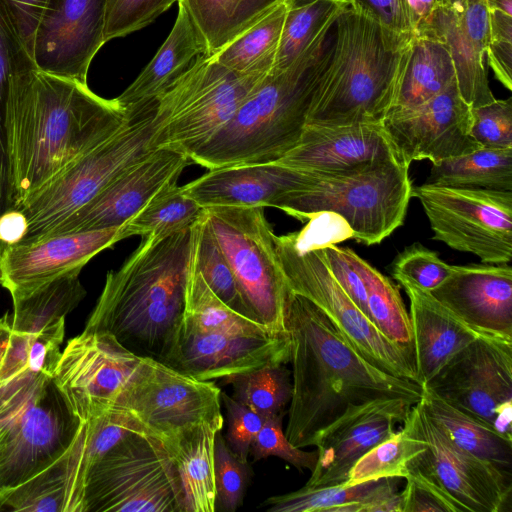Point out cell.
I'll return each mask as SVG.
<instances>
[{
  "label": "cell",
  "mask_w": 512,
  "mask_h": 512,
  "mask_svg": "<svg viewBox=\"0 0 512 512\" xmlns=\"http://www.w3.org/2000/svg\"><path fill=\"white\" fill-rule=\"evenodd\" d=\"M398 479L377 480L360 499L338 508L336 512H402Z\"/></svg>",
  "instance_id": "obj_55"
},
{
  "label": "cell",
  "mask_w": 512,
  "mask_h": 512,
  "mask_svg": "<svg viewBox=\"0 0 512 512\" xmlns=\"http://www.w3.org/2000/svg\"><path fill=\"white\" fill-rule=\"evenodd\" d=\"M349 0H290L278 52L269 73L288 68L319 33L334 23Z\"/></svg>",
  "instance_id": "obj_39"
},
{
  "label": "cell",
  "mask_w": 512,
  "mask_h": 512,
  "mask_svg": "<svg viewBox=\"0 0 512 512\" xmlns=\"http://www.w3.org/2000/svg\"><path fill=\"white\" fill-rule=\"evenodd\" d=\"M154 100L130 113L129 120L108 139L78 157L19 206L27 232L19 243L46 236L90 202L113 180L151 151L155 133Z\"/></svg>",
  "instance_id": "obj_7"
},
{
  "label": "cell",
  "mask_w": 512,
  "mask_h": 512,
  "mask_svg": "<svg viewBox=\"0 0 512 512\" xmlns=\"http://www.w3.org/2000/svg\"><path fill=\"white\" fill-rule=\"evenodd\" d=\"M333 24L288 68L265 75L231 120L192 152L190 160L207 169L269 163L294 148L327 63Z\"/></svg>",
  "instance_id": "obj_5"
},
{
  "label": "cell",
  "mask_w": 512,
  "mask_h": 512,
  "mask_svg": "<svg viewBox=\"0 0 512 512\" xmlns=\"http://www.w3.org/2000/svg\"><path fill=\"white\" fill-rule=\"evenodd\" d=\"M114 407L129 412L148 434L160 440L200 423L222 429L224 422L218 386L151 357H146Z\"/></svg>",
  "instance_id": "obj_16"
},
{
  "label": "cell",
  "mask_w": 512,
  "mask_h": 512,
  "mask_svg": "<svg viewBox=\"0 0 512 512\" xmlns=\"http://www.w3.org/2000/svg\"><path fill=\"white\" fill-rule=\"evenodd\" d=\"M433 231V239L471 253L482 263L512 259V191L424 183L412 190Z\"/></svg>",
  "instance_id": "obj_14"
},
{
  "label": "cell",
  "mask_w": 512,
  "mask_h": 512,
  "mask_svg": "<svg viewBox=\"0 0 512 512\" xmlns=\"http://www.w3.org/2000/svg\"><path fill=\"white\" fill-rule=\"evenodd\" d=\"M82 421L53 377L0 392V496L56 461Z\"/></svg>",
  "instance_id": "obj_9"
},
{
  "label": "cell",
  "mask_w": 512,
  "mask_h": 512,
  "mask_svg": "<svg viewBox=\"0 0 512 512\" xmlns=\"http://www.w3.org/2000/svg\"><path fill=\"white\" fill-rule=\"evenodd\" d=\"M0 1L20 40L31 57L36 29L49 0Z\"/></svg>",
  "instance_id": "obj_56"
},
{
  "label": "cell",
  "mask_w": 512,
  "mask_h": 512,
  "mask_svg": "<svg viewBox=\"0 0 512 512\" xmlns=\"http://www.w3.org/2000/svg\"><path fill=\"white\" fill-rule=\"evenodd\" d=\"M408 448L402 428L361 456L348 472L346 486L409 474Z\"/></svg>",
  "instance_id": "obj_45"
},
{
  "label": "cell",
  "mask_w": 512,
  "mask_h": 512,
  "mask_svg": "<svg viewBox=\"0 0 512 512\" xmlns=\"http://www.w3.org/2000/svg\"><path fill=\"white\" fill-rule=\"evenodd\" d=\"M79 274L80 271L71 272L27 294L13 297L12 329L37 334L65 324L66 316L86 295Z\"/></svg>",
  "instance_id": "obj_35"
},
{
  "label": "cell",
  "mask_w": 512,
  "mask_h": 512,
  "mask_svg": "<svg viewBox=\"0 0 512 512\" xmlns=\"http://www.w3.org/2000/svg\"><path fill=\"white\" fill-rule=\"evenodd\" d=\"M292 395L287 439L296 447L313 438L350 406L380 398L421 400L422 386L367 361L310 300L287 290Z\"/></svg>",
  "instance_id": "obj_2"
},
{
  "label": "cell",
  "mask_w": 512,
  "mask_h": 512,
  "mask_svg": "<svg viewBox=\"0 0 512 512\" xmlns=\"http://www.w3.org/2000/svg\"><path fill=\"white\" fill-rule=\"evenodd\" d=\"M367 7L391 33L413 38L405 0H357Z\"/></svg>",
  "instance_id": "obj_57"
},
{
  "label": "cell",
  "mask_w": 512,
  "mask_h": 512,
  "mask_svg": "<svg viewBox=\"0 0 512 512\" xmlns=\"http://www.w3.org/2000/svg\"><path fill=\"white\" fill-rule=\"evenodd\" d=\"M290 0L273 8L255 25L227 44L215 60L239 74H268L275 62Z\"/></svg>",
  "instance_id": "obj_36"
},
{
  "label": "cell",
  "mask_w": 512,
  "mask_h": 512,
  "mask_svg": "<svg viewBox=\"0 0 512 512\" xmlns=\"http://www.w3.org/2000/svg\"><path fill=\"white\" fill-rule=\"evenodd\" d=\"M410 26L414 37L427 25L438 0H405Z\"/></svg>",
  "instance_id": "obj_59"
},
{
  "label": "cell",
  "mask_w": 512,
  "mask_h": 512,
  "mask_svg": "<svg viewBox=\"0 0 512 512\" xmlns=\"http://www.w3.org/2000/svg\"><path fill=\"white\" fill-rule=\"evenodd\" d=\"M267 74H239L201 55L155 102L153 146L188 156L233 117Z\"/></svg>",
  "instance_id": "obj_10"
},
{
  "label": "cell",
  "mask_w": 512,
  "mask_h": 512,
  "mask_svg": "<svg viewBox=\"0 0 512 512\" xmlns=\"http://www.w3.org/2000/svg\"><path fill=\"white\" fill-rule=\"evenodd\" d=\"M490 38L486 54L495 77L512 90V16L489 11Z\"/></svg>",
  "instance_id": "obj_53"
},
{
  "label": "cell",
  "mask_w": 512,
  "mask_h": 512,
  "mask_svg": "<svg viewBox=\"0 0 512 512\" xmlns=\"http://www.w3.org/2000/svg\"><path fill=\"white\" fill-rule=\"evenodd\" d=\"M286 364L267 365L222 379L232 397L267 418L284 413L292 395L291 371Z\"/></svg>",
  "instance_id": "obj_43"
},
{
  "label": "cell",
  "mask_w": 512,
  "mask_h": 512,
  "mask_svg": "<svg viewBox=\"0 0 512 512\" xmlns=\"http://www.w3.org/2000/svg\"><path fill=\"white\" fill-rule=\"evenodd\" d=\"M189 161L179 149H154L46 236L121 227L156 194L177 183Z\"/></svg>",
  "instance_id": "obj_21"
},
{
  "label": "cell",
  "mask_w": 512,
  "mask_h": 512,
  "mask_svg": "<svg viewBox=\"0 0 512 512\" xmlns=\"http://www.w3.org/2000/svg\"><path fill=\"white\" fill-rule=\"evenodd\" d=\"M319 248L329 271L338 284L354 304L370 319L365 283L351 258L352 249L340 247L331 241L323 243L319 241Z\"/></svg>",
  "instance_id": "obj_51"
},
{
  "label": "cell",
  "mask_w": 512,
  "mask_h": 512,
  "mask_svg": "<svg viewBox=\"0 0 512 512\" xmlns=\"http://www.w3.org/2000/svg\"><path fill=\"white\" fill-rule=\"evenodd\" d=\"M179 9L174 26L153 59L117 97L132 113L164 93L201 55L207 54L204 38L186 9Z\"/></svg>",
  "instance_id": "obj_30"
},
{
  "label": "cell",
  "mask_w": 512,
  "mask_h": 512,
  "mask_svg": "<svg viewBox=\"0 0 512 512\" xmlns=\"http://www.w3.org/2000/svg\"><path fill=\"white\" fill-rule=\"evenodd\" d=\"M418 36L433 37L445 43L453 60L460 95L471 108L496 100L484 65L490 38L485 0H438Z\"/></svg>",
  "instance_id": "obj_24"
},
{
  "label": "cell",
  "mask_w": 512,
  "mask_h": 512,
  "mask_svg": "<svg viewBox=\"0 0 512 512\" xmlns=\"http://www.w3.org/2000/svg\"><path fill=\"white\" fill-rule=\"evenodd\" d=\"M488 11H501L512 16V0H485Z\"/></svg>",
  "instance_id": "obj_60"
},
{
  "label": "cell",
  "mask_w": 512,
  "mask_h": 512,
  "mask_svg": "<svg viewBox=\"0 0 512 512\" xmlns=\"http://www.w3.org/2000/svg\"><path fill=\"white\" fill-rule=\"evenodd\" d=\"M161 362L203 381L224 379L290 361L287 334L250 335L201 331L180 323Z\"/></svg>",
  "instance_id": "obj_19"
},
{
  "label": "cell",
  "mask_w": 512,
  "mask_h": 512,
  "mask_svg": "<svg viewBox=\"0 0 512 512\" xmlns=\"http://www.w3.org/2000/svg\"><path fill=\"white\" fill-rule=\"evenodd\" d=\"M351 258L365 283L371 321L388 339L413 350L410 317L398 287L353 250Z\"/></svg>",
  "instance_id": "obj_41"
},
{
  "label": "cell",
  "mask_w": 512,
  "mask_h": 512,
  "mask_svg": "<svg viewBox=\"0 0 512 512\" xmlns=\"http://www.w3.org/2000/svg\"><path fill=\"white\" fill-rule=\"evenodd\" d=\"M228 428L226 443L233 453L243 461H248L250 446L263 426L265 417L221 391Z\"/></svg>",
  "instance_id": "obj_52"
},
{
  "label": "cell",
  "mask_w": 512,
  "mask_h": 512,
  "mask_svg": "<svg viewBox=\"0 0 512 512\" xmlns=\"http://www.w3.org/2000/svg\"><path fill=\"white\" fill-rule=\"evenodd\" d=\"M181 322L201 331L274 335L261 323L238 314L219 299L191 260Z\"/></svg>",
  "instance_id": "obj_40"
},
{
  "label": "cell",
  "mask_w": 512,
  "mask_h": 512,
  "mask_svg": "<svg viewBox=\"0 0 512 512\" xmlns=\"http://www.w3.org/2000/svg\"><path fill=\"white\" fill-rule=\"evenodd\" d=\"M452 266L444 262L435 251L414 243L400 252L393 261L394 279L406 280L430 292L451 273Z\"/></svg>",
  "instance_id": "obj_47"
},
{
  "label": "cell",
  "mask_w": 512,
  "mask_h": 512,
  "mask_svg": "<svg viewBox=\"0 0 512 512\" xmlns=\"http://www.w3.org/2000/svg\"><path fill=\"white\" fill-rule=\"evenodd\" d=\"M206 208L173 183L156 194L138 213L120 227L122 240L131 236L163 237L192 228Z\"/></svg>",
  "instance_id": "obj_38"
},
{
  "label": "cell",
  "mask_w": 512,
  "mask_h": 512,
  "mask_svg": "<svg viewBox=\"0 0 512 512\" xmlns=\"http://www.w3.org/2000/svg\"><path fill=\"white\" fill-rule=\"evenodd\" d=\"M145 360L106 332L83 330L67 342L53 379L84 422L114 407Z\"/></svg>",
  "instance_id": "obj_17"
},
{
  "label": "cell",
  "mask_w": 512,
  "mask_h": 512,
  "mask_svg": "<svg viewBox=\"0 0 512 512\" xmlns=\"http://www.w3.org/2000/svg\"><path fill=\"white\" fill-rule=\"evenodd\" d=\"M119 228L49 235L7 246L0 256V284L11 297L82 268L97 254L121 241Z\"/></svg>",
  "instance_id": "obj_23"
},
{
  "label": "cell",
  "mask_w": 512,
  "mask_h": 512,
  "mask_svg": "<svg viewBox=\"0 0 512 512\" xmlns=\"http://www.w3.org/2000/svg\"><path fill=\"white\" fill-rule=\"evenodd\" d=\"M220 432H217L214 444L216 510L219 507L226 512H235L243 504L252 470L248 461L233 453Z\"/></svg>",
  "instance_id": "obj_46"
},
{
  "label": "cell",
  "mask_w": 512,
  "mask_h": 512,
  "mask_svg": "<svg viewBox=\"0 0 512 512\" xmlns=\"http://www.w3.org/2000/svg\"><path fill=\"white\" fill-rule=\"evenodd\" d=\"M305 178V172L275 161L209 169L182 189L205 208L270 207L278 195L302 184Z\"/></svg>",
  "instance_id": "obj_27"
},
{
  "label": "cell",
  "mask_w": 512,
  "mask_h": 512,
  "mask_svg": "<svg viewBox=\"0 0 512 512\" xmlns=\"http://www.w3.org/2000/svg\"><path fill=\"white\" fill-rule=\"evenodd\" d=\"M284 413L265 418L263 426L254 438L249 455L253 461L270 456L281 458L298 470L314 469L317 462V451H305L294 446L286 437L282 428Z\"/></svg>",
  "instance_id": "obj_49"
},
{
  "label": "cell",
  "mask_w": 512,
  "mask_h": 512,
  "mask_svg": "<svg viewBox=\"0 0 512 512\" xmlns=\"http://www.w3.org/2000/svg\"><path fill=\"white\" fill-rule=\"evenodd\" d=\"M382 125L408 166L424 159L436 164L481 148L471 135L472 108L456 80L423 104L390 113Z\"/></svg>",
  "instance_id": "obj_18"
},
{
  "label": "cell",
  "mask_w": 512,
  "mask_h": 512,
  "mask_svg": "<svg viewBox=\"0 0 512 512\" xmlns=\"http://www.w3.org/2000/svg\"><path fill=\"white\" fill-rule=\"evenodd\" d=\"M87 474L83 422L64 454L0 496V511L84 512Z\"/></svg>",
  "instance_id": "obj_28"
},
{
  "label": "cell",
  "mask_w": 512,
  "mask_h": 512,
  "mask_svg": "<svg viewBox=\"0 0 512 512\" xmlns=\"http://www.w3.org/2000/svg\"><path fill=\"white\" fill-rule=\"evenodd\" d=\"M192 228L143 237L104 287L84 330L112 335L142 357L161 360L181 323L190 266Z\"/></svg>",
  "instance_id": "obj_3"
},
{
  "label": "cell",
  "mask_w": 512,
  "mask_h": 512,
  "mask_svg": "<svg viewBox=\"0 0 512 512\" xmlns=\"http://www.w3.org/2000/svg\"><path fill=\"white\" fill-rule=\"evenodd\" d=\"M429 293L478 334L512 340L509 263L452 266L450 275Z\"/></svg>",
  "instance_id": "obj_25"
},
{
  "label": "cell",
  "mask_w": 512,
  "mask_h": 512,
  "mask_svg": "<svg viewBox=\"0 0 512 512\" xmlns=\"http://www.w3.org/2000/svg\"><path fill=\"white\" fill-rule=\"evenodd\" d=\"M455 80L453 60L445 43L429 36L414 37L405 74L388 115L423 104Z\"/></svg>",
  "instance_id": "obj_33"
},
{
  "label": "cell",
  "mask_w": 512,
  "mask_h": 512,
  "mask_svg": "<svg viewBox=\"0 0 512 512\" xmlns=\"http://www.w3.org/2000/svg\"><path fill=\"white\" fill-rule=\"evenodd\" d=\"M402 424L409 473H418L434 483L460 512L505 511L511 500V477L453 444L420 401L411 407Z\"/></svg>",
  "instance_id": "obj_13"
},
{
  "label": "cell",
  "mask_w": 512,
  "mask_h": 512,
  "mask_svg": "<svg viewBox=\"0 0 512 512\" xmlns=\"http://www.w3.org/2000/svg\"><path fill=\"white\" fill-rule=\"evenodd\" d=\"M107 0H49L36 29L37 69L87 84L92 59L105 43Z\"/></svg>",
  "instance_id": "obj_20"
},
{
  "label": "cell",
  "mask_w": 512,
  "mask_h": 512,
  "mask_svg": "<svg viewBox=\"0 0 512 512\" xmlns=\"http://www.w3.org/2000/svg\"><path fill=\"white\" fill-rule=\"evenodd\" d=\"M425 183L512 191V147L478 150L432 164Z\"/></svg>",
  "instance_id": "obj_37"
},
{
  "label": "cell",
  "mask_w": 512,
  "mask_h": 512,
  "mask_svg": "<svg viewBox=\"0 0 512 512\" xmlns=\"http://www.w3.org/2000/svg\"><path fill=\"white\" fill-rule=\"evenodd\" d=\"M26 232L27 220L20 211L10 209L0 217V245L3 250L19 243Z\"/></svg>",
  "instance_id": "obj_58"
},
{
  "label": "cell",
  "mask_w": 512,
  "mask_h": 512,
  "mask_svg": "<svg viewBox=\"0 0 512 512\" xmlns=\"http://www.w3.org/2000/svg\"><path fill=\"white\" fill-rule=\"evenodd\" d=\"M305 173L302 184L278 195L270 207L300 221L336 214L351 237L368 246L379 244L403 225L413 187L409 166L402 161L341 173Z\"/></svg>",
  "instance_id": "obj_6"
},
{
  "label": "cell",
  "mask_w": 512,
  "mask_h": 512,
  "mask_svg": "<svg viewBox=\"0 0 512 512\" xmlns=\"http://www.w3.org/2000/svg\"><path fill=\"white\" fill-rule=\"evenodd\" d=\"M175 2L178 0H107L105 43L146 27Z\"/></svg>",
  "instance_id": "obj_48"
},
{
  "label": "cell",
  "mask_w": 512,
  "mask_h": 512,
  "mask_svg": "<svg viewBox=\"0 0 512 512\" xmlns=\"http://www.w3.org/2000/svg\"><path fill=\"white\" fill-rule=\"evenodd\" d=\"M285 0H178L205 40L212 56Z\"/></svg>",
  "instance_id": "obj_34"
},
{
  "label": "cell",
  "mask_w": 512,
  "mask_h": 512,
  "mask_svg": "<svg viewBox=\"0 0 512 512\" xmlns=\"http://www.w3.org/2000/svg\"><path fill=\"white\" fill-rule=\"evenodd\" d=\"M420 403L459 449L512 478V439L453 407L427 386H422Z\"/></svg>",
  "instance_id": "obj_32"
},
{
  "label": "cell",
  "mask_w": 512,
  "mask_h": 512,
  "mask_svg": "<svg viewBox=\"0 0 512 512\" xmlns=\"http://www.w3.org/2000/svg\"><path fill=\"white\" fill-rule=\"evenodd\" d=\"M84 512H185L179 474L163 442L132 433L89 470Z\"/></svg>",
  "instance_id": "obj_11"
},
{
  "label": "cell",
  "mask_w": 512,
  "mask_h": 512,
  "mask_svg": "<svg viewBox=\"0 0 512 512\" xmlns=\"http://www.w3.org/2000/svg\"><path fill=\"white\" fill-rule=\"evenodd\" d=\"M116 101L34 63L9 83L5 131L12 208L129 120Z\"/></svg>",
  "instance_id": "obj_1"
},
{
  "label": "cell",
  "mask_w": 512,
  "mask_h": 512,
  "mask_svg": "<svg viewBox=\"0 0 512 512\" xmlns=\"http://www.w3.org/2000/svg\"><path fill=\"white\" fill-rule=\"evenodd\" d=\"M206 218L254 319L274 334H287L288 288L264 207H207Z\"/></svg>",
  "instance_id": "obj_12"
},
{
  "label": "cell",
  "mask_w": 512,
  "mask_h": 512,
  "mask_svg": "<svg viewBox=\"0 0 512 512\" xmlns=\"http://www.w3.org/2000/svg\"><path fill=\"white\" fill-rule=\"evenodd\" d=\"M410 301L413 355L418 383H428L480 334L444 308L429 292L399 280Z\"/></svg>",
  "instance_id": "obj_29"
},
{
  "label": "cell",
  "mask_w": 512,
  "mask_h": 512,
  "mask_svg": "<svg viewBox=\"0 0 512 512\" xmlns=\"http://www.w3.org/2000/svg\"><path fill=\"white\" fill-rule=\"evenodd\" d=\"M413 38L391 33L367 7L349 0L333 24L306 125L382 123L405 74Z\"/></svg>",
  "instance_id": "obj_4"
},
{
  "label": "cell",
  "mask_w": 512,
  "mask_h": 512,
  "mask_svg": "<svg viewBox=\"0 0 512 512\" xmlns=\"http://www.w3.org/2000/svg\"><path fill=\"white\" fill-rule=\"evenodd\" d=\"M376 481H368L353 486L344 483L333 486L302 488L269 497L265 504L269 512H336L346 504L360 499Z\"/></svg>",
  "instance_id": "obj_44"
},
{
  "label": "cell",
  "mask_w": 512,
  "mask_h": 512,
  "mask_svg": "<svg viewBox=\"0 0 512 512\" xmlns=\"http://www.w3.org/2000/svg\"><path fill=\"white\" fill-rule=\"evenodd\" d=\"M390 160L402 161L379 123L306 125L296 146L277 162L302 172L323 174L358 170Z\"/></svg>",
  "instance_id": "obj_26"
},
{
  "label": "cell",
  "mask_w": 512,
  "mask_h": 512,
  "mask_svg": "<svg viewBox=\"0 0 512 512\" xmlns=\"http://www.w3.org/2000/svg\"><path fill=\"white\" fill-rule=\"evenodd\" d=\"M471 135L482 148L512 147V99L472 108Z\"/></svg>",
  "instance_id": "obj_50"
},
{
  "label": "cell",
  "mask_w": 512,
  "mask_h": 512,
  "mask_svg": "<svg viewBox=\"0 0 512 512\" xmlns=\"http://www.w3.org/2000/svg\"><path fill=\"white\" fill-rule=\"evenodd\" d=\"M306 229L274 235L287 288L316 305L367 361L393 376L419 384L413 350L388 339L354 304L329 271L319 240Z\"/></svg>",
  "instance_id": "obj_8"
},
{
  "label": "cell",
  "mask_w": 512,
  "mask_h": 512,
  "mask_svg": "<svg viewBox=\"0 0 512 512\" xmlns=\"http://www.w3.org/2000/svg\"><path fill=\"white\" fill-rule=\"evenodd\" d=\"M190 260L219 299L238 314L256 321L244 302L234 274L213 236L206 213L192 227Z\"/></svg>",
  "instance_id": "obj_42"
},
{
  "label": "cell",
  "mask_w": 512,
  "mask_h": 512,
  "mask_svg": "<svg viewBox=\"0 0 512 512\" xmlns=\"http://www.w3.org/2000/svg\"><path fill=\"white\" fill-rule=\"evenodd\" d=\"M422 386L512 439V340L478 336Z\"/></svg>",
  "instance_id": "obj_15"
},
{
  "label": "cell",
  "mask_w": 512,
  "mask_h": 512,
  "mask_svg": "<svg viewBox=\"0 0 512 512\" xmlns=\"http://www.w3.org/2000/svg\"><path fill=\"white\" fill-rule=\"evenodd\" d=\"M412 402L380 398L350 406L311 441L317 462L305 485L333 486L344 483L355 462L396 431L408 416Z\"/></svg>",
  "instance_id": "obj_22"
},
{
  "label": "cell",
  "mask_w": 512,
  "mask_h": 512,
  "mask_svg": "<svg viewBox=\"0 0 512 512\" xmlns=\"http://www.w3.org/2000/svg\"><path fill=\"white\" fill-rule=\"evenodd\" d=\"M216 425L200 423L161 440L180 477L185 512L216 511L214 444Z\"/></svg>",
  "instance_id": "obj_31"
},
{
  "label": "cell",
  "mask_w": 512,
  "mask_h": 512,
  "mask_svg": "<svg viewBox=\"0 0 512 512\" xmlns=\"http://www.w3.org/2000/svg\"><path fill=\"white\" fill-rule=\"evenodd\" d=\"M404 479L402 512H460L444 491L420 474L410 472Z\"/></svg>",
  "instance_id": "obj_54"
}]
</instances>
